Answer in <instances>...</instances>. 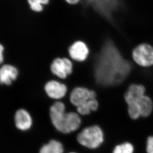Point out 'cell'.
I'll return each instance as SVG.
<instances>
[{
    "label": "cell",
    "mask_w": 153,
    "mask_h": 153,
    "mask_svg": "<svg viewBox=\"0 0 153 153\" xmlns=\"http://www.w3.org/2000/svg\"><path fill=\"white\" fill-rule=\"evenodd\" d=\"M74 153V152H72V153Z\"/></svg>",
    "instance_id": "44dd1931"
},
{
    "label": "cell",
    "mask_w": 153,
    "mask_h": 153,
    "mask_svg": "<svg viewBox=\"0 0 153 153\" xmlns=\"http://www.w3.org/2000/svg\"><path fill=\"white\" fill-rule=\"evenodd\" d=\"M98 108V102L96 99H92L89 100L85 104L76 107L78 113L82 115L90 114L91 111H95Z\"/></svg>",
    "instance_id": "9a60e30c"
},
{
    "label": "cell",
    "mask_w": 153,
    "mask_h": 153,
    "mask_svg": "<svg viewBox=\"0 0 153 153\" xmlns=\"http://www.w3.org/2000/svg\"><path fill=\"white\" fill-rule=\"evenodd\" d=\"M92 99H96V93L94 91L85 87H78L73 90L70 100L72 105L78 107Z\"/></svg>",
    "instance_id": "8992f818"
},
{
    "label": "cell",
    "mask_w": 153,
    "mask_h": 153,
    "mask_svg": "<svg viewBox=\"0 0 153 153\" xmlns=\"http://www.w3.org/2000/svg\"><path fill=\"white\" fill-rule=\"evenodd\" d=\"M84 2L110 21L113 20L114 13L122 4V0H84Z\"/></svg>",
    "instance_id": "277c9868"
},
{
    "label": "cell",
    "mask_w": 153,
    "mask_h": 153,
    "mask_svg": "<svg viewBox=\"0 0 153 153\" xmlns=\"http://www.w3.org/2000/svg\"><path fill=\"white\" fill-rule=\"evenodd\" d=\"M136 103L140 108L141 117H147L150 115L153 111V102L150 97L144 96Z\"/></svg>",
    "instance_id": "4fadbf2b"
},
{
    "label": "cell",
    "mask_w": 153,
    "mask_h": 153,
    "mask_svg": "<svg viewBox=\"0 0 153 153\" xmlns=\"http://www.w3.org/2000/svg\"><path fill=\"white\" fill-rule=\"evenodd\" d=\"M130 62L123 58L112 41H106L97 56L94 75L98 84L111 86L120 84L131 71Z\"/></svg>",
    "instance_id": "6da1fadb"
},
{
    "label": "cell",
    "mask_w": 153,
    "mask_h": 153,
    "mask_svg": "<svg viewBox=\"0 0 153 153\" xmlns=\"http://www.w3.org/2000/svg\"><path fill=\"white\" fill-rule=\"evenodd\" d=\"M64 148L60 142L51 140L49 143L42 146L39 153H63Z\"/></svg>",
    "instance_id": "5bb4252c"
},
{
    "label": "cell",
    "mask_w": 153,
    "mask_h": 153,
    "mask_svg": "<svg viewBox=\"0 0 153 153\" xmlns=\"http://www.w3.org/2000/svg\"><path fill=\"white\" fill-rule=\"evenodd\" d=\"M45 90L49 97L54 99H60L66 95L67 88L65 84L55 80H51L46 83Z\"/></svg>",
    "instance_id": "ba28073f"
},
{
    "label": "cell",
    "mask_w": 153,
    "mask_h": 153,
    "mask_svg": "<svg viewBox=\"0 0 153 153\" xmlns=\"http://www.w3.org/2000/svg\"><path fill=\"white\" fill-rule=\"evenodd\" d=\"M145 88L141 84H132L124 95V99L127 105L137 102L140 99L145 95Z\"/></svg>",
    "instance_id": "30bf717a"
},
{
    "label": "cell",
    "mask_w": 153,
    "mask_h": 153,
    "mask_svg": "<svg viewBox=\"0 0 153 153\" xmlns=\"http://www.w3.org/2000/svg\"><path fill=\"white\" fill-rule=\"evenodd\" d=\"M15 123L17 128L20 130H27L32 126V117L28 111L23 109H20L16 112L15 114Z\"/></svg>",
    "instance_id": "7c38bea8"
},
{
    "label": "cell",
    "mask_w": 153,
    "mask_h": 153,
    "mask_svg": "<svg viewBox=\"0 0 153 153\" xmlns=\"http://www.w3.org/2000/svg\"><path fill=\"white\" fill-rule=\"evenodd\" d=\"M69 53L73 59L79 62H82L88 56L89 50L84 42L78 41L70 47Z\"/></svg>",
    "instance_id": "9c48e42d"
},
{
    "label": "cell",
    "mask_w": 153,
    "mask_h": 153,
    "mask_svg": "<svg viewBox=\"0 0 153 153\" xmlns=\"http://www.w3.org/2000/svg\"><path fill=\"white\" fill-rule=\"evenodd\" d=\"M78 142L82 146L90 149H96L104 141L103 130L98 126L86 127L78 135Z\"/></svg>",
    "instance_id": "3957f363"
},
{
    "label": "cell",
    "mask_w": 153,
    "mask_h": 153,
    "mask_svg": "<svg viewBox=\"0 0 153 153\" xmlns=\"http://www.w3.org/2000/svg\"><path fill=\"white\" fill-rule=\"evenodd\" d=\"M67 3L70 4H76L80 1V0H65Z\"/></svg>",
    "instance_id": "ffe728a7"
},
{
    "label": "cell",
    "mask_w": 153,
    "mask_h": 153,
    "mask_svg": "<svg viewBox=\"0 0 153 153\" xmlns=\"http://www.w3.org/2000/svg\"><path fill=\"white\" fill-rule=\"evenodd\" d=\"M146 151L147 153H153V136L148 137L147 140Z\"/></svg>",
    "instance_id": "ac0fdd59"
},
{
    "label": "cell",
    "mask_w": 153,
    "mask_h": 153,
    "mask_svg": "<svg viewBox=\"0 0 153 153\" xmlns=\"http://www.w3.org/2000/svg\"><path fill=\"white\" fill-rule=\"evenodd\" d=\"M134 150V147L131 143L125 142L116 146L112 153H133Z\"/></svg>",
    "instance_id": "2e32d148"
},
{
    "label": "cell",
    "mask_w": 153,
    "mask_h": 153,
    "mask_svg": "<svg viewBox=\"0 0 153 153\" xmlns=\"http://www.w3.org/2000/svg\"><path fill=\"white\" fill-rule=\"evenodd\" d=\"M4 47L3 46V45H2L1 44H0V65L3 62V59H4L3 55V52H4Z\"/></svg>",
    "instance_id": "d6986e66"
},
{
    "label": "cell",
    "mask_w": 153,
    "mask_h": 153,
    "mask_svg": "<svg viewBox=\"0 0 153 153\" xmlns=\"http://www.w3.org/2000/svg\"><path fill=\"white\" fill-rule=\"evenodd\" d=\"M51 70L58 77L65 79L72 72V63L67 58H57L52 62Z\"/></svg>",
    "instance_id": "52a82bcc"
},
{
    "label": "cell",
    "mask_w": 153,
    "mask_h": 153,
    "mask_svg": "<svg viewBox=\"0 0 153 153\" xmlns=\"http://www.w3.org/2000/svg\"><path fill=\"white\" fill-rule=\"evenodd\" d=\"M49 0H28L32 10L34 12H41L43 10V5L47 4Z\"/></svg>",
    "instance_id": "e0dca14e"
},
{
    "label": "cell",
    "mask_w": 153,
    "mask_h": 153,
    "mask_svg": "<svg viewBox=\"0 0 153 153\" xmlns=\"http://www.w3.org/2000/svg\"><path fill=\"white\" fill-rule=\"evenodd\" d=\"M50 116L54 126L62 133H71L81 126L79 114L74 112L66 113L65 105L60 102H55L51 107Z\"/></svg>",
    "instance_id": "7a4b0ae2"
},
{
    "label": "cell",
    "mask_w": 153,
    "mask_h": 153,
    "mask_svg": "<svg viewBox=\"0 0 153 153\" xmlns=\"http://www.w3.org/2000/svg\"><path fill=\"white\" fill-rule=\"evenodd\" d=\"M134 61L141 67L153 65V47L149 44L143 43L135 48L132 53Z\"/></svg>",
    "instance_id": "5b68a950"
},
{
    "label": "cell",
    "mask_w": 153,
    "mask_h": 153,
    "mask_svg": "<svg viewBox=\"0 0 153 153\" xmlns=\"http://www.w3.org/2000/svg\"><path fill=\"white\" fill-rule=\"evenodd\" d=\"M18 71L15 67L9 65L0 68V84L9 85L17 78Z\"/></svg>",
    "instance_id": "8fae6325"
}]
</instances>
